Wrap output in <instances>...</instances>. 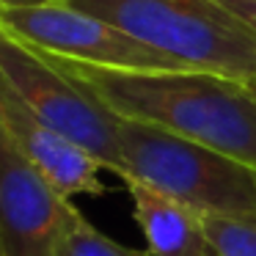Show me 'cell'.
I'll return each instance as SVG.
<instances>
[{"label": "cell", "instance_id": "obj_1", "mask_svg": "<svg viewBox=\"0 0 256 256\" xmlns=\"http://www.w3.org/2000/svg\"><path fill=\"white\" fill-rule=\"evenodd\" d=\"M44 58L124 122L166 130L256 168V94L245 80L204 69L146 72Z\"/></svg>", "mask_w": 256, "mask_h": 256}, {"label": "cell", "instance_id": "obj_2", "mask_svg": "<svg viewBox=\"0 0 256 256\" xmlns=\"http://www.w3.org/2000/svg\"><path fill=\"white\" fill-rule=\"evenodd\" d=\"M190 69L256 80V34L218 0H61Z\"/></svg>", "mask_w": 256, "mask_h": 256}, {"label": "cell", "instance_id": "obj_3", "mask_svg": "<svg viewBox=\"0 0 256 256\" xmlns=\"http://www.w3.org/2000/svg\"><path fill=\"white\" fill-rule=\"evenodd\" d=\"M124 174L196 210L256 223V168L212 146L138 122L118 124Z\"/></svg>", "mask_w": 256, "mask_h": 256}, {"label": "cell", "instance_id": "obj_4", "mask_svg": "<svg viewBox=\"0 0 256 256\" xmlns=\"http://www.w3.org/2000/svg\"><path fill=\"white\" fill-rule=\"evenodd\" d=\"M0 86H6L39 122L91 152L105 171L124 174L122 118L61 74L44 56L6 34H0Z\"/></svg>", "mask_w": 256, "mask_h": 256}, {"label": "cell", "instance_id": "obj_5", "mask_svg": "<svg viewBox=\"0 0 256 256\" xmlns=\"http://www.w3.org/2000/svg\"><path fill=\"white\" fill-rule=\"evenodd\" d=\"M0 34L22 42L25 47L52 58H66L91 66L110 69H190L171 61L162 52L132 39L122 28L105 22L96 14L74 8L61 0H47L36 6L0 8Z\"/></svg>", "mask_w": 256, "mask_h": 256}, {"label": "cell", "instance_id": "obj_6", "mask_svg": "<svg viewBox=\"0 0 256 256\" xmlns=\"http://www.w3.org/2000/svg\"><path fill=\"white\" fill-rule=\"evenodd\" d=\"M80 220L69 196L0 138V256H58Z\"/></svg>", "mask_w": 256, "mask_h": 256}, {"label": "cell", "instance_id": "obj_7", "mask_svg": "<svg viewBox=\"0 0 256 256\" xmlns=\"http://www.w3.org/2000/svg\"><path fill=\"white\" fill-rule=\"evenodd\" d=\"M0 138H6L64 196H102L100 160L64 132L34 116L6 86H0Z\"/></svg>", "mask_w": 256, "mask_h": 256}, {"label": "cell", "instance_id": "obj_8", "mask_svg": "<svg viewBox=\"0 0 256 256\" xmlns=\"http://www.w3.org/2000/svg\"><path fill=\"white\" fill-rule=\"evenodd\" d=\"M130 198H132V215L146 237V250L152 256H212L210 240H206L201 215L168 196L157 193L154 188L124 179Z\"/></svg>", "mask_w": 256, "mask_h": 256}, {"label": "cell", "instance_id": "obj_9", "mask_svg": "<svg viewBox=\"0 0 256 256\" xmlns=\"http://www.w3.org/2000/svg\"><path fill=\"white\" fill-rule=\"evenodd\" d=\"M215 256H256V223L237 218L201 215Z\"/></svg>", "mask_w": 256, "mask_h": 256}, {"label": "cell", "instance_id": "obj_10", "mask_svg": "<svg viewBox=\"0 0 256 256\" xmlns=\"http://www.w3.org/2000/svg\"><path fill=\"white\" fill-rule=\"evenodd\" d=\"M58 256H152V254L149 250L127 248V245L116 242V240L102 234L100 228L91 226L83 218V220L69 232V237L64 240Z\"/></svg>", "mask_w": 256, "mask_h": 256}, {"label": "cell", "instance_id": "obj_11", "mask_svg": "<svg viewBox=\"0 0 256 256\" xmlns=\"http://www.w3.org/2000/svg\"><path fill=\"white\" fill-rule=\"evenodd\" d=\"M223 8L234 14L242 25H248L250 30L256 34V0H218Z\"/></svg>", "mask_w": 256, "mask_h": 256}, {"label": "cell", "instance_id": "obj_12", "mask_svg": "<svg viewBox=\"0 0 256 256\" xmlns=\"http://www.w3.org/2000/svg\"><path fill=\"white\" fill-rule=\"evenodd\" d=\"M36 3H47V0H0V8H17V6H36Z\"/></svg>", "mask_w": 256, "mask_h": 256}, {"label": "cell", "instance_id": "obj_13", "mask_svg": "<svg viewBox=\"0 0 256 256\" xmlns=\"http://www.w3.org/2000/svg\"><path fill=\"white\" fill-rule=\"evenodd\" d=\"M248 86H250V88H254V94H256V80H250V83H248Z\"/></svg>", "mask_w": 256, "mask_h": 256}, {"label": "cell", "instance_id": "obj_14", "mask_svg": "<svg viewBox=\"0 0 256 256\" xmlns=\"http://www.w3.org/2000/svg\"><path fill=\"white\" fill-rule=\"evenodd\" d=\"M212 256H215V254H212Z\"/></svg>", "mask_w": 256, "mask_h": 256}]
</instances>
